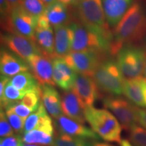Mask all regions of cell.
<instances>
[{"instance_id": "836d02e7", "label": "cell", "mask_w": 146, "mask_h": 146, "mask_svg": "<svg viewBox=\"0 0 146 146\" xmlns=\"http://www.w3.org/2000/svg\"><path fill=\"white\" fill-rule=\"evenodd\" d=\"M22 138L18 135H12L6 137H1L0 141V146H22Z\"/></svg>"}, {"instance_id": "1f68e13d", "label": "cell", "mask_w": 146, "mask_h": 146, "mask_svg": "<svg viewBox=\"0 0 146 146\" xmlns=\"http://www.w3.org/2000/svg\"><path fill=\"white\" fill-rule=\"evenodd\" d=\"M14 131L9 123L5 112L1 109L0 112V136L1 137H6L14 135Z\"/></svg>"}, {"instance_id": "e0dca14e", "label": "cell", "mask_w": 146, "mask_h": 146, "mask_svg": "<svg viewBox=\"0 0 146 146\" xmlns=\"http://www.w3.org/2000/svg\"><path fill=\"white\" fill-rule=\"evenodd\" d=\"M30 68L28 63L17 55L1 50L0 56V71L1 75L13 77Z\"/></svg>"}, {"instance_id": "8992f818", "label": "cell", "mask_w": 146, "mask_h": 146, "mask_svg": "<svg viewBox=\"0 0 146 146\" xmlns=\"http://www.w3.org/2000/svg\"><path fill=\"white\" fill-rule=\"evenodd\" d=\"M146 53L138 47L127 45L116 55V62L123 76L127 78H134L142 76Z\"/></svg>"}, {"instance_id": "4fadbf2b", "label": "cell", "mask_w": 146, "mask_h": 146, "mask_svg": "<svg viewBox=\"0 0 146 146\" xmlns=\"http://www.w3.org/2000/svg\"><path fill=\"white\" fill-rule=\"evenodd\" d=\"M55 126L59 133L70 136L93 140H99L100 139V136L92 129L67 117L65 115H61L55 119Z\"/></svg>"}, {"instance_id": "8fae6325", "label": "cell", "mask_w": 146, "mask_h": 146, "mask_svg": "<svg viewBox=\"0 0 146 146\" xmlns=\"http://www.w3.org/2000/svg\"><path fill=\"white\" fill-rule=\"evenodd\" d=\"M35 41L43 54L53 60L55 56V37L52 26L44 14L37 20L35 30Z\"/></svg>"}, {"instance_id": "d590c367", "label": "cell", "mask_w": 146, "mask_h": 146, "mask_svg": "<svg viewBox=\"0 0 146 146\" xmlns=\"http://www.w3.org/2000/svg\"><path fill=\"white\" fill-rule=\"evenodd\" d=\"M10 78L8 76L1 75V82H0V96L3 94V91L7 84L10 81Z\"/></svg>"}, {"instance_id": "3957f363", "label": "cell", "mask_w": 146, "mask_h": 146, "mask_svg": "<svg viewBox=\"0 0 146 146\" xmlns=\"http://www.w3.org/2000/svg\"><path fill=\"white\" fill-rule=\"evenodd\" d=\"M85 118L91 129L104 141L120 143L122 126L114 114L106 109L86 107Z\"/></svg>"}, {"instance_id": "8d00e7d4", "label": "cell", "mask_w": 146, "mask_h": 146, "mask_svg": "<svg viewBox=\"0 0 146 146\" xmlns=\"http://www.w3.org/2000/svg\"><path fill=\"white\" fill-rule=\"evenodd\" d=\"M7 1H8L9 4H10L12 9H13L16 6L22 5L23 0H7Z\"/></svg>"}, {"instance_id": "d6a6232c", "label": "cell", "mask_w": 146, "mask_h": 146, "mask_svg": "<svg viewBox=\"0 0 146 146\" xmlns=\"http://www.w3.org/2000/svg\"><path fill=\"white\" fill-rule=\"evenodd\" d=\"M7 108L13 111L14 113H16V114L18 115V116H21V117L25 120H26L27 117H28L29 114H31V112H33L31 110L29 109V108L27 107L25 105H24L22 103V102L19 101L13 102V103L9 104L5 109Z\"/></svg>"}, {"instance_id": "44dd1931", "label": "cell", "mask_w": 146, "mask_h": 146, "mask_svg": "<svg viewBox=\"0 0 146 146\" xmlns=\"http://www.w3.org/2000/svg\"><path fill=\"white\" fill-rule=\"evenodd\" d=\"M141 76L134 78H125L123 84V94L131 103L136 106L145 107L143 99L142 80Z\"/></svg>"}, {"instance_id": "7c38bea8", "label": "cell", "mask_w": 146, "mask_h": 146, "mask_svg": "<svg viewBox=\"0 0 146 146\" xmlns=\"http://www.w3.org/2000/svg\"><path fill=\"white\" fill-rule=\"evenodd\" d=\"M52 58L41 54L34 56L28 61L33 74L41 85L55 86L53 78V62Z\"/></svg>"}, {"instance_id": "9c48e42d", "label": "cell", "mask_w": 146, "mask_h": 146, "mask_svg": "<svg viewBox=\"0 0 146 146\" xmlns=\"http://www.w3.org/2000/svg\"><path fill=\"white\" fill-rule=\"evenodd\" d=\"M103 54L94 50L72 52L63 58L77 74L93 77L97 68L103 62L102 60Z\"/></svg>"}, {"instance_id": "2e32d148", "label": "cell", "mask_w": 146, "mask_h": 146, "mask_svg": "<svg viewBox=\"0 0 146 146\" xmlns=\"http://www.w3.org/2000/svg\"><path fill=\"white\" fill-rule=\"evenodd\" d=\"M98 87L93 77L77 74L72 90L86 107L93 106L98 97Z\"/></svg>"}, {"instance_id": "f1b7e54d", "label": "cell", "mask_w": 146, "mask_h": 146, "mask_svg": "<svg viewBox=\"0 0 146 146\" xmlns=\"http://www.w3.org/2000/svg\"><path fill=\"white\" fill-rule=\"evenodd\" d=\"M22 5L29 14L36 18L44 14L47 7L41 0H23Z\"/></svg>"}, {"instance_id": "7bdbcfd3", "label": "cell", "mask_w": 146, "mask_h": 146, "mask_svg": "<svg viewBox=\"0 0 146 146\" xmlns=\"http://www.w3.org/2000/svg\"><path fill=\"white\" fill-rule=\"evenodd\" d=\"M22 146H41V145H35V144H27V143H26L25 145H23Z\"/></svg>"}, {"instance_id": "b9f144b4", "label": "cell", "mask_w": 146, "mask_h": 146, "mask_svg": "<svg viewBox=\"0 0 146 146\" xmlns=\"http://www.w3.org/2000/svg\"><path fill=\"white\" fill-rule=\"evenodd\" d=\"M143 74H144V77L146 78V57H145V66H144V70H143Z\"/></svg>"}, {"instance_id": "cb8c5ba5", "label": "cell", "mask_w": 146, "mask_h": 146, "mask_svg": "<svg viewBox=\"0 0 146 146\" xmlns=\"http://www.w3.org/2000/svg\"><path fill=\"white\" fill-rule=\"evenodd\" d=\"M22 140L25 143L39 145H51L54 141L53 134L41 129H33L23 133Z\"/></svg>"}, {"instance_id": "ffe728a7", "label": "cell", "mask_w": 146, "mask_h": 146, "mask_svg": "<svg viewBox=\"0 0 146 146\" xmlns=\"http://www.w3.org/2000/svg\"><path fill=\"white\" fill-rule=\"evenodd\" d=\"M41 102L47 112L53 118L56 119L62 115L61 98L55 89L51 85H41Z\"/></svg>"}, {"instance_id": "5bb4252c", "label": "cell", "mask_w": 146, "mask_h": 146, "mask_svg": "<svg viewBox=\"0 0 146 146\" xmlns=\"http://www.w3.org/2000/svg\"><path fill=\"white\" fill-rule=\"evenodd\" d=\"M62 113L67 117L84 124L86 121V106L74 91H66L61 98Z\"/></svg>"}, {"instance_id": "603a6c76", "label": "cell", "mask_w": 146, "mask_h": 146, "mask_svg": "<svg viewBox=\"0 0 146 146\" xmlns=\"http://www.w3.org/2000/svg\"><path fill=\"white\" fill-rule=\"evenodd\" d=\"M10 83L24 94L29 91L39 89L41 85L31 72H23L14 76L10 79Z\"/></svg>"}, {"instance_id": "6da1fadb", "label": "cell", "mask_w": 146, "mask_h": 146, "mask_svg": "<svg viewBox=\"0 0 146 146\" xmlns=\"http://www.w3.org/2000/svg\"><path fill=\"white\" fill-rule=\"evenodd\" d=\"M146 35V10L139 3L131 5L115 27L110 54L116 56L124 46L141 40Z\"/></svg>"}, {"instance_id": "f35d334b", "label": "cell", "mask_w": 146, "mask_h": 146, "mask_svg": "<svg viewBox=\"0 0 146 146\" xmlns=\"http://www.w3.org/2000/svg\"><path fill=\"white\" fill-rule=\"evenodd\" d=\"M92 146H114L110 144L101 141H93Z\"/></svg>"}, {"instance_id": "9a60e30c", "label": "cell", "mask_w": 146, "mask_h": 146, "mask_svg": "<svg viewBox=\"0 0 146 146\" xmlns=\"http://www.w3.org/2000/svg\"><path fill=\"white\" fill-rule=\"evenodd\" d=\"M52 62L53 78L55 84L65 91L72 90L77 73L67 64L63 58H54Z\"/></svg>"}, {"instance_id": "e575fe53", "label": "cell", "mask_w": 146, "mask_h": 146, "mask_svg": "<svg viewBox=\"0 0 146 146\" xmlns=\"http://www.w3.org/2000/svg\"><path fill=\"white\" fill-rule=\"evenodd\" d=\"M137 122L140 125L146 129V108L137 109Z\"/></svg>"}, {"instance_id": "7402d4cb", "label": "cell", "mask_w": 146, "mask_h": 146, "mask_svg": "<svg viewBox=\"0 0 146 146\" xmlns=\"http://www.w3.org/2000/svg\"><path fill=\"white\" fill-rule=\"evenodd\" d=\"M43 14L54 28L60 25H68L70 21V14L68 6L59 1L47 5Z\"/></svg>"}, {"instance_id": "484cf974", "label": "cell", "mask_w": 146, "mask_h": 146, "mask_svg": "<svg viewBox=\"0 0 146 146\" xmlns=\"http://www.w3.org/2000/svg\"><path fill=\"white\" fill-rule=\"evenodd\" d=\"M25 94H24L22 91L16 89L9 81L5 87L3 94L0 96L1 109L5 110L10 104L19 101V100H22Z\"/></svg>"}, {"instance_id": "4dcf8cb0", "label": "cell", "mask_w": 146, "mask_h": 146, "mask_svg": "<svg viewBox=\"0 0 146 146\" xmlns=\"http://www.w3.org/2000/svg\"><path fill=\"white\" fill-rule=\"evenodd\" d=\"M5 112L9 123L12 126V127L13 128L14 132L18 133V134L23 133L25 120L10 109H5Z\"/></svg>"}, {"instance_id": "ba28073f", "label": "cell", "mask_w": 146, "mask_h": 146, "mask_svg": "<svg viewBox=\"0 0 146 146\" xmlns=\"http://www.w3.org/2000/svg\"><path fill=\"white\" fill-rule=\"evenodd\" d=\"M103 104L114 115L125 130L129 131L133 125L137 123V107L125 98L116 96L105 97Z\"/></svg>"}, {"instance_id": "277c9868", "label": "cell", "mask_w": 146, "mask_h": 146, "mask_svg": "<svg viewBox=\"0 0 146 146\" xmlns=\"http://www.w3.org/2000/svg\"><path fill=\"white\" fill-rule=\"evenodd\" d=\"M93 78L98 88L104 92L112 96H120L123 94L125 77L120 71L117 62L114 60L102 62L97 68Z\"/></svg>"}, {"instance_id": "52a82bcc", "label": "cell", "mask_w": 146, "mask_h": 146, "mask_svg": "<svg viewBox=\"0 0 146 146\" xmlns=\"http://www.w3.org/2000/svg\"><path fill=\"white\" fill-rule=\"evenodd\" d=\"M37 20L20 5L12 9L10 18L1 26L8 33L22 35L35 41Z\"/></svg>"}, {"instance_id": "ac0fdd59", "label": "cell", "mask_w": 146, "mask_h": 146, "mask_svg": "<svg viewBox=\"0 0 146 146\" xmlns=\"http://www.w3.org/2000/svg\"><path fill=\"white\" fill-rule=\"evenodd\" d=\"M133 0H102L106 21L110 26H116L133 5Z\"/></svg>"}, {"instance_id": "7a4b0ae2", "label": "cell", "mask_w": 146, "mask_h": 146, "mask_svg": "<svg viewBox=\"0 0 146 146\" xmlns=\"http://www.w3.org/2000/svg\"><path fill=\"white\" fill-rule=\"evenodd\" d=\"M76 7L84 26L112 43L113 33L106 21L102 0H80Z\"/></svg>"}, {"instance_id": "d6986e66", "label": "cell", "mask_w": 146, "mask_h": 146, "mask_svg": "<svg viewBox=\"0 0 146 146\" xmlns=\"http://www.w3.org/2000/svg\"><path fill=\"white\" fill-rule=\"evenodd\" d=\"M55 56L64 58L71 52L73 41V31L70 25L54 27Z\"/></svg>"}, {"instance_id": "5b68a950", "label": "cell", "mask_w": 146, "mask_h": 146, "mask_svg": "<svg viewBox=\"0 0 146 146\" xmlns=\"http://www.w3.org/2000/svg\"><path fill=\"white\" fill-rule=\"evenodd\" d=\"M70 26L73 31L71 52L89 50L102 53L110 52L111 42L91 31L81 23H72Z\"/></svg>"}, {"instance_id": "74e56055", "label": "cell", "mask_w": 146, "mask_h": 146, "mask_svg": "<svg viewBox=\"0 0 146 146\" xmlns=\"http://www.w3.org/2000/svg\"><path fill=\"white\" fill-rule=\"evenodd\" d=\"M60 2L64 3L66 5H76L79 2L80 0H58Z\"/></svg>"}, {"instance_id": "30bf717a", "label": "cell", "mask_w": 146, "mask_h": 146, "mask_svg": "<svg viewBox=\"0 0 146 146\" xmlns=\"http://www.w3.org/2000/svg\"><path fill=\"white\" fill-rule=\"evenodd\" d=\"M1 43L27 62L34 56L43 54L36 42L18 33L1 35Z\"/></svg>"}, {"instance_id": "83f0119b", "label": "cell", "mask_w": 146, "mask_h": 146, "mask_svg": "<svg viewBox=\"0 0 146 146\" xmlns=\"http://www.w3.org/2000/svg\"><path fill=\"white\" fill-rule=\"evenodd\" d=\"M41 86L39 89L28 91L24 96L21 101L22 103L34 112L38 108L41 102L40 101L41 99Z\"/></svg>"}, {"instance_id": "60d3db41", "label": "cell", "mask_w": 146, "mask_h": 146, "mask_svg": "<svg viewBox=\"0 0 146 146\" xmlns=\"http://www.w3.org/2000/svg\"><path fill=\"white\" fill-rule=\"evenodd\" d=\"M41 1L45 3L46 6H47V5H51L52 4V3L56 2V1H58V0H41Z\"/></svg>"}, {"instance_id": "4316f807", "label": "cell", "mask_w": 146, "mask_h": 146, "mask_svg": "<svg viewBox=\"0 0 146 146\" xmlns=\"http://www.w3.org/2000/svg\"><path fill=\"white\" fill-rule=\"evenodd\" d=\"M45 112H46V109L41 102L38 108L35 110L32 114L29 115L25 120L23 133H27L36 129L41 119L42 116Z\"/></svg>"}, {"instance_id": "ab89813d", "label": "cell", "mask_w": 146, "mask_h": 146, "mask_svg": "<svg viewBox=\"0 0 146 146\" xmlns=\"http://www.w3.org/2000/svg\"><path fill=\"white\" fill-rule=\"evenodd\" d=\"M119 145L120 146H133L130 140L125 139H123V140H122L121 142H120Z\"/></svg>"}, {"instance_id": "d4e9b609", "label": "cell", "mask_w": 146, "mask_h": 146, "mask_svg": "<svg viewBox=\"0 0 146 146\" xmlns=\"http://www.w3.org/2000/svg\"><path fill=\"white\" fill-rule=\"evenodd\" d=\"M92 144L93 142L89 141L87 139L59 133L54 138L51 146H92Z\"/></svg>"}, {"instance_id": "f546056e", "label": "cell", "mask_w": 146, "mask_h": 146, "mask_svg": "<svg viewBox=\"0 0 146 146\" xmlns=\"http://www.w3.org/2000/svg\"><path fill=\"white\" fill-rule=\"evenodd\" d=\"M130 141L133 146H146V129L137 124L130 129Z\"/></svg>"}]
</instances>
